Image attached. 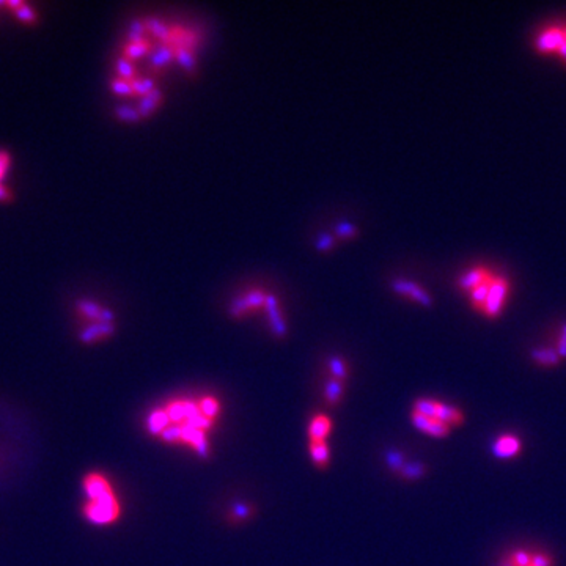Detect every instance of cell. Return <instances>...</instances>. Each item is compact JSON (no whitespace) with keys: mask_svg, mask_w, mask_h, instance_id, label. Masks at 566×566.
Instances as JSON below:
<instances>
[{"mask_svg":"<svg viewBox=\"0 0 566 566\" xmlns=\"http://www.w3.org/2000/svg\"><path fill=\"white\" fill-rule=\"evenodd\" d=\"M214 424L203 412L200 399H175L165 408L153 411L146 420V428L170 444L190 445L201 458L209 453L206 431Z\"/></svg>","mask_w":566,"mask_h":566,"instance_id":"1","label":"cell"},{"mask_svg":"<svg viewBox=\"0 0 566 566\" xmlns=\"http://www.w3.org/2000/svg\"><path fill=\"white\" fill-rule=\"evenodd\" d=\"M85 502L82 516L90 524L107 527L121 516V505L110 480L101 472H90L82 480Z\"/></svg>","mask_w":566,"mask_h":566,"instance_id":"2","label":"cell"},{"mask_svg":"<svg viewBox=\"0 0 566 566\" xmlns=\"http://www.w3.org/2000/svg\"><path fill=\"white\" fill-rule=\"evenodd\" d=\"M459 285L469 293L472 305L488 318L499 316L508 296V283L483 268L472 269L459 279Z\"/></svg>","mask_w":566,"mask_h":566,"instance_id":"3","label":"cell"},{"mask_svg":"<svg viewBox=\"0 0 566 566\" xmlns=\"http://www.w3.org/2000/svg\"><path fill=\"white\" fill-rule=\"evenodd\" d=\"M412 411L438 418V420L444 422L452 429L463 427L466 422L464 412L457 408V406L447 404L433 398H418L414 406H412Z\"/></svg>","mask_w":566,"mask_h":566,"instance_id":"4","label":"cell"},{"mask_svg":"<svg viewBox=\"0 0 566 566\" xmlns=\"http://www.w3.org/2000/svg\"><path fill=\"white\" fill-rule=\"evenodd\" d=\"M537 47L541 52H557L566 60V27L553 26L543 30L537 38Z\"/></svg>","mask_w":566,"mask_h":566,"instance_id":"5","label":"cell"},{"mask_svg":"<svg viewBox=\"0 0 566 566\" xmlns=\"http://www.w3.org/2000/svg\"><path fill=\"white\" fill-rule=\"evenodd\" d=\"M411 420L418 431L431 436V438H436V439H444L452 433V428L448 427V424L438 420V418H434V417L420 414V412L412 411Z\"/></svg>","mask_w":566,"mask_h":566,"instance_id":"6","label":"cell"},{"mask_svg":"<svg viewBox=\"0 0 566 566\" xmlns=\"http://www.w3.org/2000/svg\"><path fill=\"white\" fill-rule=\"evenodd\" d=\"M492 454L499 459H512L519 457L522 452V441L519 436H516L513 433H503L500 436H497L492 442Z\"/></svg>","mask_w":566,"mask_h":566,"instance_id":"7","label":"cell"},{"mask_svg":"<svg viewBox=\"0 0 566 566\" xmlns=\"http://www.w3.org/2000/svg\"><path fill=\"white\" fill-rule=\"evenodd\" d=\"M393 290L398 293H403L406 296H411L412 299H415L417 303H420L423 305H431L433 299L429 294L423 290L422 286L415 285V283L408 282V280H395L392 283Z\"/></svg>","mask_w":566,"mask_h":566,"instance_id":"8","label":"cell"},{"mask_svg":"<svg viewBox=\"0 0 566 566\" xmlns=\"http://www.w3.org/2000/svg\"><path fill=\"white\" fill-rule=\"evenodd\" d=\"M332 429V422L328 415L318 414L309 423V442L328 441Z\"/></svg>","mask_w":566,"mask_h":566,"instance_id":"9","label":"cell"},{"mask_svg":"<svg viewBox=\"0 0 566 566\" xmlns=\"http://www.w3.org/2000/svg\"><path fill=\"white\" fill-rule=\"evenodd\" d=\"M79 312L82 313V315L89 316V318H93L98 319L100 323H112L114 321V313L104 309V307L98 305L95 303H89V300H81L77 305Z\"/></svg>","mask_w":566,"mask_h":566,"instance_id":"10","label":"cell"},{"mask_svg":"<svg viewBox=\"0 0 566 566\" xmlns=\"http://www.w3.org/2000/svg\"><path fill=\"white\" fill-rule=\"evenodd\" d=\"M266 309H268L270 324H273L275 335H280V337L285 335V332H286L285 323H283V319L280 316L279 304H277V299L273 296V294H266Z\"/></svg>","mask_w":566,"mask_h":566,"instance_id":"11","label":"cell"},{"mask_svg":"<svg viewBox=\"0 0 566 566\" xmlns=\"http://www.w3.org/2000/svg\"><path fill=\"white\" fill-rule=\"evenodd\" d=\"M309 450L310 457L318 467H326L329 466V458H330V450L328 441H319V442H309Z\"/></svg>","mask_w":566,"mask_h":566,"instance_id":"12","label":"cell"},{"mask_svg":"<svg viewBox=\"0 0 566 566\" xmlns=\"http://www.w3.org/2000/svg\"><path fill=\"white\" fill-rule=\"evenodd\" d=\"M114 324L112 323H98L95 326H90V328L85 329L81 334V340L85 343L95 342L98 338H104L114 334Z\"/></svg>","mask_w":566,"mask_h":566,"instance_id":"13","label":"cell"},{"mask_svg":"<svg viewBox=\"0 0 566 566\" xmlns=\"http://www.w3.org/2000/svg\"><path fill=\"white\" fill-rule=\"evenodd\" d=\"M532 359L541 367H557L560 364V355L552 348H537L532 351Z\"/></svg>","mask_w":566,"mask_h":566,"instance_id":"14","label":"cell"},{"mask_svg":"<svg viewBox=\"0 0 566 566\" xmlns=\"http://www.w3.org/2000/svg\"><path fill=\"white\" fill-rule=\"evenodd\" d=\"M343 395V381L330 378L326 385V399L329 404H337L342 399Z\"/></svg>","mask_w":566,"mask_h":566,"instance_id":"15","label":"cell"},{"mask_svg":"<svg viewBox=\"0 0 566 566\" xmlns=\"http://www.w3.org/2000/svg\"><path fill=\"white\" fill-rule=\"evenodd\" d=\"M159 100H161V90H159V89L150 90L148 93L144 96V100H142L140 104H139L137 110L140 112V115H145V114L151 112V110L155 109L156 104L159 102Z\"/></svg>","mask_w":566,"mask_h":566,"instance_id":"16","label":"cell"},{"mask_svg":"<svg viewBox=\"0 0 566 566\" xmlns=\"http://www.w3.org/2000/svg\"><path fill=\"white\" fill-rule=\"evenodd\" d=\"M424 473H427V467L420 463H411V464H404V467L401 471H399V475L408 478V480H417V478H422Z\"/></svg>","mask_w":566,"mask_h":566,"instance_id":"17","label":"cell"},{"mask_svg":"<svg viewBox=\"0 0 566 566\" xmlns=\"http://www.w3.org/2000/svg\"><path fill=\"white\" fill-rule=\"evenodd\" d=\"M530 566H556V558L546 551H535Z\"/></svg>","mask_w":566,"mask_h":566,"instance_id":"18","label":"cell"},{"mask_svg":"<svg viewBox=\"0 0 566 566\" xmlns=\"http://www.w3.org/2000/svg\"><path fill=\"white\" fill-rule=\"evenodd\" d=\"M330 372H332V378L335 379H346V365H344V362L340 358H334L330 360Z\"/></svg>","mask_w":566,"mask_h":566,"instance_id":"19","label":"cell"},{"mask_svg":"<svg viewBox=\"0 0 566 566\" xmlns=\"http://www.w3.org/2000/svg\"><path fill=\"white\" fill-rule=\"evenodd\" d=\"M245 304H247V309H257V307L260 305H266V294L261 293V291H252L249 293L247 296L244 298Z\"/></svg>","mask_w":566,"mask_h":566,"instance_id":"20","label":"cell"},{"mask_svg":"<svg viewBox=\"0 0 566 566\" xmlns=\"http://www.w3.org/2000/svg\"><path fill=\"white\" fill-rule=\"evenodd\" d=\"M553 349L557 351L560 359H566V324H563L562 329H560L558 335H557V342H556V344H553Z\"/></svg>","mask_w":566,"mask_h":566,"instance_id":"21","label":"cell"},{"mask_svg":"<svg viewBox=\"0 0 566 566\" xmlns=\"http://www.w3.org/2000/svg\"><path fill=\"white\" fill-rule=\"evenodd\" d=\"M115 112H116V115L120 116L121 120H126V121H135V120L140 118V112H139V110H135V109L129 107V106H120V107H116Z\"/></svg>","mask_w":566,"mask_h":566,"instance_id":"22","label":"cell"},{"mask_svg":"<svg viewBox=\"0 0 566 566\" xmlns=\"http://www.w3.org/2000/svg\"><path fill=\"white\" fill-rule=\"evenodd\" d=\"M131 87L134 89L135 93H140V95H146L150 90H153V81L150 77H144V79H139V81H132Z\"/></svg>","mask_w":566,"mask_h":566,"instance_id":"23","label":"cell"},{"mask_svg":"<svg viewBox=\"0 0 566 566\" xmlns=\"http://www.w3.org/2000/svg\"><path fill=\"white\" fill-rule=\"evenodd\" d=\"M116 71H118L121 79H132L134 76V68L131 65V61H128L126 59L118 60V63H116Z\"/></svg>","mask_w":566,"mask_h":566,"instance_id":"24","label":"cell"},{"mask_svg":"<svg viewBox=\"0 0 566 566\" xmlns=\"http://www.w3.org/2000/svg\"><path fill=\"white\" fill-rule=\"evenodd\" d=\"M387 463L392 467V469H395L397 472H399L404 467V458L401 453L398 452H389L387 453Z\"/></svg>","mask_w":566,"mask_h":566,"instance_id":"25","label":"cell"},{"mask_svg":"<svg viewBox=\"0 0 566 566\" xmlns=\"http://www.w3.org/2000/svg\"><path fill=\"white\" fill-rule=\"evenodd\" d=\"M146 51V43L145 41H135L131 43V45L128 46L126 49V54L129 57H137V55H142Z\"/></svg>","mask_w":566,"mask_h":566,"instance_id":"26","label":"cell"},{"mask_svg":"<svg viewBox=\"0 0 566 566\" xmlns=\"http://www.w3.org/2000/svg\"><path fill=\"white\" fill-rule=\"evenodd\" d=\"M16 16L20 17V20L24 21V22H33L35 21V13L29 8V5H26V3H22L21 7L16 10Z\"/></svg>","mask_w":566,"mask_h":566,"instance_id":"27","label":"cell"},{"mask_svg":"<svg viewBox=\"0 0 566 566\" xmlns=\"http://www.w3.org/2000/svg\"><path fill=\"white\" fill-rule=\"evenodd\" d=\"M337 233L342 238H353L355 233H358V229H355V225H353V224L343 222V224L337 225Z\"/></svg>","mask_w":566,"mask_h":566,"instance_id":"28","label":"cell"},{"mask_svg":"<svg viewBox=\"0 0 566 566\" xmlns=\"http://www.w3.org/2000/svg\"><path fill=\"white\" fill-rule=\"evenodd\" d=\"M131 85H129L125 79H115V81H112V90L115 91V93H118V95H128V93H131Z\"/></svg>","mask_w":566,"mask_h":566,"instance_id":"29","label":"cell"},{"mask_svg":"<svg viewBox=\"0 0 566 566\" xmlns=\"http://www.w3.org/2000/svg\"><path fill=\"white\" fill-rule=\"evenodd\" d=\"M142 30H144V24L140 21H134L131 24V27H129V38L132 40V43L135 41H142Z\"/></svg>","mask_w":566,"mask_h":566,"instance_id":"30","label":"cell"},{"mask_svg":"<svg viewBox=\"0 0 566 566\" xmlns=\"http://www.w3.org/2000/svg\"><path fill=\"white\" fill-rule=\"evenodd\" d=\"M170 55H171V52L169 51V49H159V51H156L151 55L153 65H162L164 61H167L170 59Z\"/></svg>","mask_w":566,"mask_h":566,"instance_id":"31","label":"cell"},{"mask_svg":"<svg viewBox=\"0 0 566 566\" xmlns=\"http://www.w3.org/2000/svg\"><path fill=\"white\" fill-rule=\"evenodd\" d=\"M146 22H148L150 29L153 30V33H155L156 36H165V33H167L165 26L159 20H148Z\"/></svg>","mask_w":566,"mask_h":566,"instance_id":"32","label":"cell"},{"mask_svg":"<svg viewBox=\"0 0 566 566\" xmlns=\"http://www.w3.org/2000/svg\"><path fill=\"white\" fill-rule=\"evenodd\" d=\"M252 513V510L249 505H245V503H238L235 507V512H233V516H236L238 519H243V518H249Z\"/></svg>","mask_w":566,"mask_h":566,"instance_id":"33","label":"cell"},{"mask_svg":"<svg viewBox=\"0 0 566 566\" xmlns=\"http://www.w3.org/2000/svg\"><path fill=\"white\" fill-rule=\"evenodd\" d=\"M332 243H334V239H332L330 235H321L316 239V249L318 250H328L329 247H332Z\"/></svg>","mask_w":566,"mask_h":566,"instance_id":"34","label":"cell"},{"mask_svg":"<svg viewBox=\"0 0 566 566\" xmlns=\"http://www.w3.org/2000/svg\"><path fill=\"white\" fill-rule=\"evenodd\" d=\"M178 60H180L184 66L194 65V60H192V57H190V54L188 51H178Z\"/></svg>","mask_w":566,"mask_h":566,"instance_id":"35","label":"cell"},{"mask_svg":"<svg viewBox=\"0 0 566 566\" xmlns=\"http://www.w3.org/2000/svg\"><path fill=\"white\" fill-rule=\"evenodd\" d=\"M8 162H10V158L5 155V153H0V178L3 176L5 170H7Z\"/></svg>","mask_w":566,"mask_h":566,"instance_id":"36","label":"cell"},{"mask_svg":"<svg viewBox=\"0 0 566 566\" xmlns=\"http://www.w3.org/2000/svg\"><path fill=\"white\" fill-rule=\"evenodd\" d=\"M497 566H513V565L510 563L505 557H502V558H500V562L497 563Z\"/></svg>","mask_w":566,"mask_h":566,"instance_id":"37","label":"cell"},{"mask_svg":"<svg viewBox=\"0 0 566 566\" xmlns=\"http://www.w3.org/2000/svg\"><path fill=\"white\" fill-rule=\"evenodd\" d=\"M5 197H7V194H5V190H3V188L0 186V199H5Z\"/></svg>","mask_w":566,"mask_h":566,"instance_id":"38","label":"cell"}]
</instances>
